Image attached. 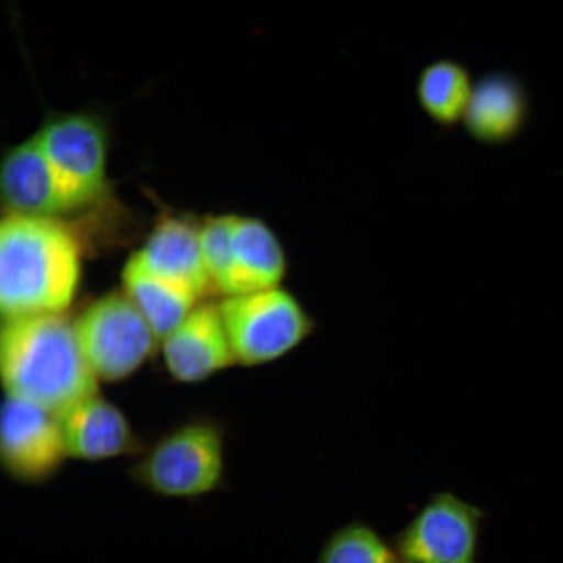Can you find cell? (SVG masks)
Wrapping results in <instances>:
<instances>
[{
  "instance_id": "6da1fadb",
  "label": "cell",
  "mask_w": 563,
  "mask_h": 563,
  "mask_svg": "<svg viewBox=\"0 0 563 563\" xmlns=\"http://www.w3.org/2000/svg\"><path fill=\"white\" fill-rule=\"evenodd\" d=\"M0 372L7 397L56 415L98 393V378L77 344L74 321L63 312L3 320Z\"/></svg>"
},
{
  "instance_id": "7a4b0ae2",
  "label": "cell",
  "mask_w": 563,
  "mask_h": 563,
  "mask_svg": "<svg viewBox=\"0 0 563 563\" xmlns=\"http://www.w3.org/2000/svg\"><path fill=\"white\" fill-rule=\"evenodd\" d=\"M79 244L56 218L10 213L0 223V311L62 313L80 279Z\"/></svg>"
},
{
  "instance_id": "3957f363",
  "label": "cell",
  "mask_w": 563,
  "mask_h": 563,
  "mask_svg": "<svg viewBox=\"0 0 563 563\" xmlns=\"http://www.w3.org/2000/svg\"><path fill=\"white\" fill-rule=\"evenodd\" d=\"M210 419H192L162 434L135 455L129 475L139 487L165 498L195 499L221 488L227 440Z\"/></svg>"
},
{
  "instance_id": "277c9868",
  "label": "cell",
  "mask_w": 563,
  "mask_h": 563,
  "mask_svg": "<svg viewBox=\"0 0 563 563\" xmlns=\"http://www.w3.org/2000/svg\"><path fill=\"white\" fill-rule=\"evenodd\" d=\"M236 362L249 367L278 361L309 340L317 321L284 287L231 295L220 302Z\"/></svg>"
},
{
  "instance_id": "5b68a950",
  "label": "cell",
  "mask_w": 563,
  "mask_h": 563,
  "mask_svg": "<svg viewBox=\"0 0 563 563\" xmlns=\"http://www.w3.org/2000/svg\"><path fill=\"white\" fill-rule=\"evenodd\" d=\"M34 135L53 172L81 207L108 191L112 135L108 112L96 106L47 110Z\"/></svg>"
},
{
  "instance_id": "8992f818",
  "label": "cell",
  "mask_w": 563,
  "mask_h": 563,
  "mask_svg": "<svg viewBox=\"0 0 563 563\" xmlns=\"http://www.w3.org/2000/svg\"><path fill=\"white\" fill-rule=\"evenodd\" d=\"M77 344L95 376L121 382L151 352L157 336L129 294L111 292L90 305L74 321Z\"/></svg>"
},
{
  "instance_id": "52a82bcc",
  "label": "cell",
  "mask_w": 563,
  "mask_h": 563,
  "mask_svg": "<svg viewBox=\"0 0 563 563\" xmlns=\"http://www.w3.org/2000/svg\"><path fill=\"white\" fill-rule=\"evenodd\" d=\"M485 512L453 492H440L393 540L400 563H477Z\"/></svg>"
},
{
  "instance_id": "ba28073f",
  "label": "cell",
  "mask_w": 563,
  "mask_h": 563,
  "mask_svg": "<svg viewBox=\"0 0 563 563\" xmlns=\"http://www.w3.org/2000/svg\"><path fill=\"white\" fill-rule=\"evenodd\" d=\"M69 460L56 413L7 397L0 427V461L12 481L41 485L53 481Z\"/></svg>"
},
{
  "instance_id": "9c48e42d",
  "label": "cell",
  "mask_w": 563,
  "mask_h": 563,
  "mask_svg": "<svg viewBox=\"0 0 563 563\" xmlns=\"http://www.w3.org/2000/svg\"><path fill=\"white\" fill-rule=\"evenodd\" d=\"M0 189L10 213L56 218L82 208L53 172L34 133L4 151Z\"/></svg>"
},
{
  "instance_id": "30bf717a",
  "label": "cell",
  "mask_w": 563,
  "mask_h": 563,
  "mask_svg": "<svg viewBox=\"0 0 563 563\" xmlns=\"http://www.w3.org/2000/svg\"><path fill=\"white\" fill-rule=\"evenodd\" d=\"M56 417L73 460L104 462L135 456L143 449L125 415L100 393L77 400Z\"/></svg>"
},
{
  "instance_id": "8fae6325",
  "label": "cell",
  "mask_w": 563,
  "mask_h": 563,
  "mask_svg": "<svg viewBox=\"0 0 563 563\" xmlns=\"http://www.w3.org/2000/svg\"><path fill=\"white\" fill-rule=\"evenodd\" d=\"M168 371L181 383H197L236 363L220 302L197 305L164 340Z\"/></svg>"
},
{
  "instance_id": "7c38bea8",
  "label": "cell",
  "mask_w": 563,
  "mask_h": 563,
  "mask_svg": "<svg viewBox=\"0 0 563 563\" xmlns=\"http://www.w3.org/2000/svg\"><path fill=\"white\" fill-rule=\"evenodd\" d=\"M530 117V102L516 76L493 73L475 82L463 119L471 139L487 146H501L520 136Z\"/></svg>"
},
{
  "instance_id": "4fadbf2b",
  "label": "cell",
  "mask_w": 563,
  "mask_h": 563,
  "mask_svg": "<svg viewBox=\"0 0 563 563\" xmlns=\"http://www.w3.org/2000/svg\"><path fill=\"white\" fill-rule=\"evenodd\" d=\"M287 267L286 251L276 232L257 218L238 217L223 294L231 297L278 287Z\"/></svg>"
},
{
  "instance_id": "5bb4252c",
  "label": "cell",
  "mask_w": 563,
  "mask_h": 563,
  "mask_svg": "<svg viewBox=\"0 0 563 563\" xmlns=\"http://www.w3.org/2000/svg\"><path fill=\"white\" fill-rule=\"evenodd\" d=\"M136 255L147 269L185 286L201 298L211 284L203 265L200 228L180 218H166Z\"/></svg>"
},
{
  "instance_id": "9a60e30c",
  "label": "cell",
  "mask_w": 563,
  "mask_h": 563,
  "mask_svg": "<svg viewBox=\"0 0 563 563\" xmlns=\"http://www.w3.org/2000/svg\"><path fill=\"white\" fill-rule=\"evenodd\" d=\"M124 291L135 301L157 340L186 319L200 298L189 288L153 273L133 253L123 271Z\"/></svg>"
},
{
  "instance_id": "2e32d148",
  "label": "cell",
  "mask_w": 563,
  "mask_h": 563,
  "mask_svg": "<svg viewBox=\"0 0 563 563\" xmlns=\"http://www.w3.org/2000/svg\"><path fill=\"white\" fill-rule=\"evenodd\" d=\"M474 88L475 82L462 63L440 59L421 70L417 97L429 119L450 130L463 123Z\"/></svg>"
},
{
  "instance_id": "e0dca14e",
  "label": "cell",
  "mask_w": 563,
  "mask_h": 563,
  "mask_svg": "<svg viewBox=\"0 0 563 563\" xmlns=\"http://www.w3.org/2000/svg\"><path fill=\"white\" fill-rule=\"evenodd\" d=\"M316 563H400L396 549L371 525L354 520L323 543Z\"/></svg>"
},
{
  "instance_id": "ac0fdd59",
  "label": "cell",
  "mask_w": 563,
  "mask_h": 563,
  "mask_svg": "<svg viewBox=\"0 0 563 563\" xmlns=\"http://www.w3.org/2000/svg\"><path fill=\"white\" fill-rule=\"evenodd\" d=\"M236 216L211 217L200 227V246L203 265L211 287L223 294L227 286L231 257L232 239Z\"/></svg>"
}]
</instances>
